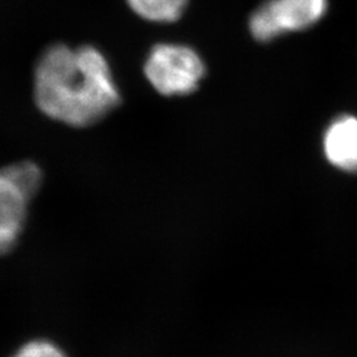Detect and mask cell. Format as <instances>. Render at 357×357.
I'll return each mask as SVG.
<instances>
[{
	"label": "cell",
	"mask_w": 357,
	"mask_h": 357,
	"mask_svg": "<svg viewBox=\"0 0 357 357\" xmlns=\"http://www.w3.org/2000/svg\"><path fill=\"white\" fill-rule=\"evenodd\" d=\"M35 101L52 119L86 128L113 112L121 96L101 52L85 45L76 50L52 45L35 70Z\"/></svg>",
	"instance_id": "cell-1"
},
{
	"label": "cell",
	"mask_w": 357,
	"mask_h": 357,
	"mask_svg": "<svg viewBox=\"0 0 357 357\" xmlns=\"http://www.w3.org/2000/svg\"><path fill=\"white\" fill-rule=\"evenodd\" d=\"M144 73L160 94L187 96L199 88L205 65L199 53L187 45L158 44L149 53Z\"/></svg>",
	"instance_id": "cell-2"
},
{
	"label": "cell",
	"mask_w": 357,
	"mask_h": 357,
	"mask_svg": "<svg viewBox=\"0 0 357 357\" xmlns=\"http://www.w3.org/2000/svg\"><path fill=\"white\" fill-rule=\"evenodd\" d=\"M327 11V0H268L250 16L253 38L266 43L283 33L314 26Z\"/></svg>",
	"instance_id": "cell-3"
},
{
	"label": "cell",
	"mask_w": 357,
	"mask_h": 357,
	"mask_svg": "<svg viewBox=\"0 0 357 357\" xmlns=\"http://www.w3.org/2000/svg\"><path fill=\"white\" fill-rule=\"evenodd\" d=\"M29 200L7 171L0 169V255L13 250L17 243L26 222Z\"/></svg>",
	"instance_id": "cell-4"
},
{
	"label": "cell",
	"mask_w": 357,
	"mask_h": 357,
	"mask_svg": "<svg viewBox=\"0 0 357 357\" xmlns=\"http://www.w3.org/2000/svg\"><path fill=\"white\" fill-rule=\"evenodd\" d=\"M323 147L332 166L356 172L357 118L345 115L333 121L326 131Z\"/></svg>",
	"instance_id": "cell-5"
},
{
	"label": "cell",
	"mask_w": 357,
	"mask_h": 357,
	"mask_svg": "<svg viewBox=\"0 0 357 357\" xmlns=\"http://www.w3.org/2000/svg\"><path fill=\"white\" fill-rule=\"evenodd\" d=\"M128 7L153 23H174L185 13L190 0H126Z\"/></svg>",
	"instance_id": "cell-6"
},
{
	"label": "cell",
	"mask_w": 357,
	"mask_h": 357,
	"mask_svg": "<svg viewBox=\"0 0 357 357\" xmlns=\"http://www.w3.org/2000/svg\"><path fill=\"white\" fill-rule=\"evenodd\" d=\"M4 169L29 199H32L38 193L41 187L43 174L35 163L20 162L13 166L6 167Z\"/></svg>",
	"instance_id": "cell-7"
},
{
	"label": "cell",
	"mask_w": 357,
	"mask_h": 357,
	"mask_svg": "<svg viewBox=\"0 0 357 357\" xmlns=\"http://www.w3.org/2000/svg\"><path fill=\"white\" fill-rule=\"evenodd\" d=\"M13 357H68L64 351L50 340H33L23 345Z\"/></svg>",
	"instance_id": "cell-8"
}]
</instances>
